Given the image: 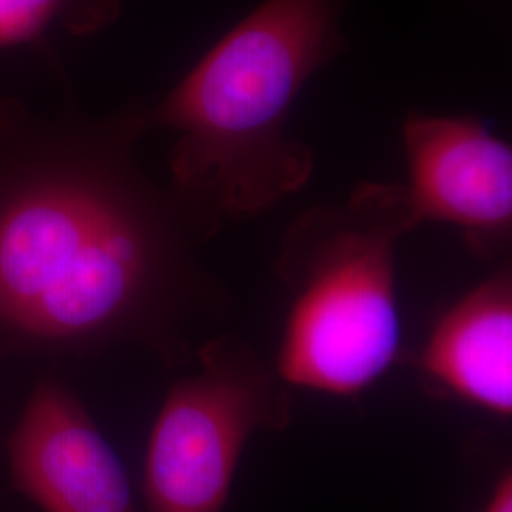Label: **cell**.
Here are the masks:
<instances>
[{"label": "cell", "instance_id": "cell-1", "mask_svg": "<svg viewBox=\"0 0 512 512\" xmlns=\"http://www.w3.org/2000/svg\"><path fill=\"white\" fill-rule=\"evenodd\" d=\"M133 124L0 183L4 329L74 342L143 329L164 310L217 308L190 249L202 228L129 162Z\"/></svg>", "mask_w": 512, "mask_h": 512}, {"label": "cell", "instance_id": "cell-2", "mask_svg": "<svg viewBox=\"0 0 512 512\" xmlns=\"http://www.w3.org/2000/svg\"><path fill=\"white\" fill-rule=\"evenodd\" d=\"M340 44L336 0H264L143 118L175 135L173 188L205 238L308 184L315 158L289 118Z\"/></svg>", "mask_w": 512, "mask_h": 512}, {"label": "cell", "instance_id": "cell-3", "mask_svg": "<svg viewBox=\"0 0 512 512\" xmlns=\"http://www.w3.org/2000/svg\"><path fill=\"white\" fill-rule=\"evenodd\" d=\"M414 228L404 184H361L294 220L277 256L291 294L274 365L283 384L351 399L399 361L397 245Z\"/></svg>", "mask_w": 512, "mask_h": 512}, {"label": "cell", "instance_id": "cell-4", "mask_svg": "<svg viewBox=\"0 0 512 512\" xmlns=\"http://www.w3.org/2000/svg\"><path fill=\"white\" fill-rule=\"evenodd\" d=\"M293 421V397L255 349L232 336L198 351V370L165 397L148 442L150 512H224L239 459L258 433Z\"/></svg>", "mask_w": 512, "mask_h": 512}, {"label": "cell", "instance_id": "cell-5", "mask_svg": "<svg viewBox=\"0 0 512 512\" xmlns=\"http://www.w3.org/2000/svg\"><path fill=\"white\" fill-rule=\"evenodd\" d=\"M416 226L459 228L475 255L507 249L512 232V148L473 116L412 114L403 126Z\"/></svg>", "mask_w": 512, "mask_h": 512}, {"label": "cell", "instance_id": "cell-6", "mask_svg": "<svg viewBox=\"0 0 512 512\" xmlns=\"http://www.w3.org/2000/svg\"><path fill=\"white\" fill-rule=\"evenodd\" d=\"M12 467L19 488L46 512H135L124 465L59 385L33 395L14 435Z\"/></svg>", "mask_w": 512, "mask_h": 512}, {"label": "cell", "instance_id": "cell-7", "mask_svg": "<svg viewBox=\"0 0 512 512\" xmlns=\"http://www.w3.org/2000/svg\"><path fill=\"white\" fill-rule=\"evenodd\" d=\"M412 365L427 391L511 420V268H501L448 308Z\"/></svg>", "mask_w": 512, "mask_h": 512}, {"label": "cell", "instance_id": "cell-8", "mask_svg": "<svg viewBox=\"0 0 512 512\" xmlns=\"http://www.w3.org/2000/svg\"><path fill=\"white\" fill-rule=\"evenodd\" d=\"M122 6L124 0H0V48L54 33L92 35L114 23Z\"/></svg>", "mask_w": 512, "mask_h": 512}, {"label": "cell", "instance_id": "cell-9", "mask_svg": "<svg viewBox=\"0 0 512 512\" xmlns=\"http://www.w3.org/2000/svg\"><path fill=\"white\" fill-rule=\"evenodd\" d=\"M482 512H512V471L503 469Z\"/></svg>", "mask_w": 512, "mask_h": 512}]
</instances>
